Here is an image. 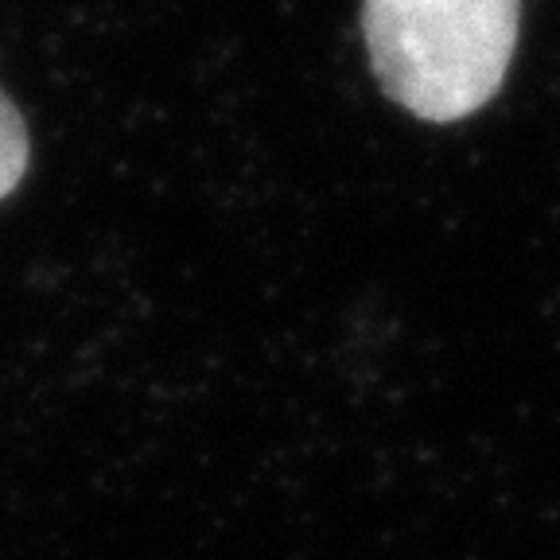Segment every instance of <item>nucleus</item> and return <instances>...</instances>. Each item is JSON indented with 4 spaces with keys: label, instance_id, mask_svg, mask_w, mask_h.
<instances>
[{
    "label": "nucleus",
    "instance_id": "nucleus-1",
    "mask_svg": "<svg viewBox=\"0 0 560 560\" xmlns=\"http://www.w3.org/2000/svg\"><path fill=\"white\" fill-rule=\"evenodd\" d=\"M522 0H366L370 67L412 117L459 121L499 94L517 47Z\"/></svg>",
    "mask_w": 560,
    "mask_h": 560
},
{
    "label": "nucleus",
    "instance_id": "nucleus-2",
    "mask_svg": "<svg viewBox=\"0 0 560 560\" xmlns=\"http://www.w3.org/2000/svg\"><path fill=\"white\" fill-rule=\"evenodd\" d=\"M27 172V132L16 105L0 94V199H9Z\"/></svg>",
    "mask_w": 560,
    "mask_h": 560
}]
</instances>
